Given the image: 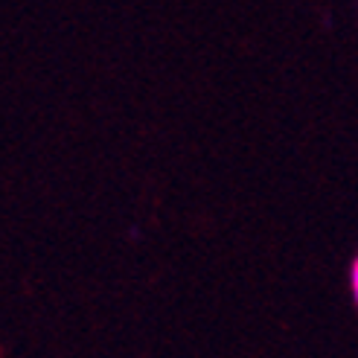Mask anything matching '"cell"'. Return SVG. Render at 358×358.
I'll list each match as a JSON object with an SVG mask.
<instances>
[{
    "label": "cell",
    "mask_w": 358,
    "mask_h": 358,
    "mask_svg": "<svg viewBox=\"0 0 358 358\" xmlns=\"http://www.w3.org/2000/svg\"><path fill=\"white\" fill-rule=\"evenodd\" d=\"M350 289H352V300L358 306V257L352 259V268H350Z\"/></svg>",
    "instance_id": "1"
}]
</instances>
